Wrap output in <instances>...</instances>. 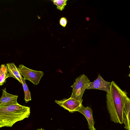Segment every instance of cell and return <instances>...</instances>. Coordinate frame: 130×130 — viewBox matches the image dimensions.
Returning <instances> with one entry per match:
<instances>
[{
	"instance_id": "obj_17",
	"label": "cell",
	"mask_w": 130,
	"mask_h": 130,
	"mask_svg": "<svg viewBox=\"0 0 130 130\" xmlns=\"http://www.w3.org/2000/svg\"><path fill=\"white\" fill-rule=\"evenodd\" d=\"M58 130H59L58 129Z\"/></svg>"
},
{
	"instance_id": "obj_4",
	"label": "cell",
	"mask_w": 130,
	"mask_h": 130,
	"mask_svg": "<svg viewBox=\"0 0 130 130\" xmlns=\"http://www.w3.org/2000/svg\"><path fill=\"white\" fill-rule=\"evenodd\" d=\"M22 75L25 80H27L35 85H38L44 75L42 71H37L30 69L20 64L19 66Z\"/></svg>"
},
{
	"instance_id": "obj_1",
	"label": "cell",
	"mask_w": 130,
	"mask_h": 130,
	"mask_svg": "<svg viewBox=\"0 0 130 130\" xmlns=\"http://www.w3.org/2000/svg\"><path fill=\"white\" fill-rule=\"evenodd\" d=\"M110 91L106 95L107 108L111 121L115 123H123L124 103L127 93L121 90L114 81L111 82Z\"/></svg>"
},
{
	"instance_id": "obj_7",
	"label": "cell",
	"mask_w": 130,
	"mask_h": 130,
	"mask_svg": "<svg viewBox=\"0 0 130 130\" xmlns=\"http://www.w3.org/2000/svg\"><path fill=\"white\" fill-rule=\"evenodd\" d=\"M18 96L13 95L7 92L5 88L3 89L2 94L0 99V107H4L19 104L17 101Z\"/></svg>"
},
{
	"instance_id": "obj_2",
	"label": "cell",
	"mask_w": 130,
	"mask_h": 130,
	"mask_svg": "<svg viewBox=\"0 0 130 130\" xmlns=\"http://www.w3.org/2000/svg\"><path fill=\"white\" fill-rule=\"evenodd\" d=\"M30 107L19 104L0 107V127H12L16 122L29 117Z\"/></svg>"
},
{
	"instance_id": "obj_14",
	"label": "cell",
	"mask_w": 130,
	"mask_h": 130,
	"mask_svg": "<svg viewBox=\"0 0 130 130\" xmlns=\"http://www.w3.org/2000/svg\"><path fill=\"white\" fill-rule=\"evenodd\" d=\"M59 23L63 27H65L67 23V20L65 18L62 17L60 19Z\"/></svg>"
},
{
	"instance_id": "obj_8",
	"label": "cell",
	"mask_w": 130,
	"mask_h": 130,
	"mask_svg": "<svg viewBox=\"0 0 130 130\" xmlns=\"http://www.w3.org/2000/svg\"><path fill=\"white\" fill-rule=\"evenodd\" d=\"M77 111L82 114L85 117L88 121L89 128L90 130H96L94 127L95 122L91 108L88 106L86 107H84L82 105Z\"/></svg>"
},
{
	"instance_id": "obj_11",
	"label": "cell",
	"mask_w": 130,
	"mask_h": 130,
	"mask_svg": "<svg viewBox=\"0 0 130 130\" xmlns=\"http://www.w3.org/2000/svg\"><path fill=\"white\" fill-rule=\"evenodd\" d=\"M8 72L7 67L5 64H2L0 70V85L1 86L6 82Z\"/></svg>"
},
{
	"instance_id": "obj_10",
	"label": "cell",
	"mask_w": 130,
	"mask_h": 130,
	"mask_svg": "<svg viewBox=\"0 0 130 130\" xmlns=\"http://www.w3.org/2000/svg\"><path fill=\"white\" fill-rule=\"evenodd\" d=\"M8 70L7 78L10 77H13L22 84V75L20 69L14 63H8L6 64Z\"/></svg>"
},
{
	"instance_id": "obj_15",
	"label": "cell",
	"mask_w": 130,
	"mask_h": 130,
	"mask_svg": "<svg viewBox=\"0 0 130 130\" xmlns=\"http://www.w3.org/2000/svg\"><path fill=\"white\" fill-rule=\"evenodd\" d=\"M35 130H45L44 129H43L42 128H40L38 129H37Z\"/></svg>"
},
{
	"instance_id": "obj_5",
	"label": "cell",
	"mask_w": 130,
	"mask_h": 130,
	"mask_svg": "<svg viewBox=\"0 0 130 130\" xmlns=\"http://www.w3.org/2000/svg\"><path fill=\"white\" fill-rule=\"evenodd\" d=\"M55 102L59 106L72 113L77 111L82 105V101H77L71 97L60 100H56Z\"/></svg>"
},
{
	"instance_id": "obj_16",
	"label": "cell",
	"mask_w": 130,
	"mask_h": 130,
	"mask_svg": "<svg viewBox=\"0 0 130 130\" xmlns=\"http://www.w3.org/2000/svg\"><path fill=\"white\" fill-rule=\"evenodd\" d=\"M129 67L130 69V65L129 66ZM128 76L130 77V72L129 74V75Z\"/></svg>"
},
{
	"instance_id": "obj_12",
	"label": "cell",
	"mask_w": 130,
	"mask_h": 130,
	"mask_svg": "<svg viewBox=\"0 0 130 130\" xmlns=\"http://www.w3.org/2000/svg\"><path fill=\"white\" fill-rule=\"evenodd\" d=\"M21 79L22 81V84L24 93V100L25 103H27L31 100V93L26 83L25 80L22 77H21Z\"/></svg>"
},
{
	"instance_id": "obj_6",
	"label": "cell",
	"mask_w": 130,
	"mask_h": 130,
	"mask_svg": "<svg viewBox=\"0 0 130 130\" xmlns=\"http://www.w3.org/2000/svg\"><path fill=\"white\" fill-rule=\"evenodd\" d=\"M111 83V82H107L104 80L99 74L97 78L91 83L87 89L102 90L108 93L109 91Z\"/></svg>"
},
{
	"instance_id": "obj_3",
	"label": "cell",
	"mask_w": 130,
	"mask_h": 130,
	"mask_svg": "<svg viewBox=\"0 0 130 130\" xmlns=\"http://www.w3.org/2000/svg\"><path fill=\"white\" fill-rule=\"evenodd\" d=\"M91 82L87 77L82 74L77 78L73 85L72 92L71 97L77 101H83L82 97L86 89L89 86Z\"/></svg>"
},
{
	"instance_id": "obj_9",
	"label": "cell",
	"mask_w": 130,
	"mask_h": 130,
	"mask_svg": "<svg viewBox=\"0 0 130 130\" xmlns=\"http://www.w3.org/2000/svg\"><path fill=\"white\" fill-rule=\"evenodd\" d=\"M123 118L124 128L127 130H130V98L128 97L124 103Z\"/></svg>"
},
{
	"instance_id": "obj_13",
	"label": "cell",
	"mask_w": 130,
	"mask_h": 130,
	"mask_svg": "<svg viewBox=\"0 0 130 130\" xmlns=\"http://www.w3.org/2000/svg\"><path fill=\"white\" fill-rule=\"evenodd\" d=\"M67 0L53 1L54 4L57 6V8L60 11H62L64 9L65 6L67 5Z\"/></svg>"
}]
</instances>
